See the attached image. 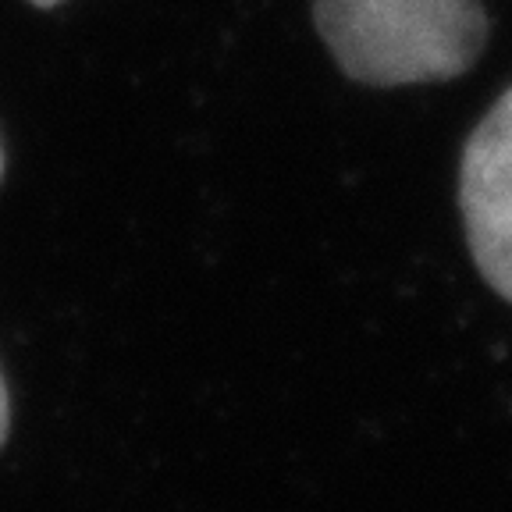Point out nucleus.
<instances>
[{
  "label": "nucleus",
  "mask_w": 512,
  "mask_h": 512,
  "mask_svg": "<svg viewBox=\"0 0 512 512\" xmlns=\"http://www.w3.org/2000/svg\"><path fill=\"white\" fill-rule=\"evenodd\" d=\"M459 207L480 274L512 303V86L491 104L466 143Z\"/></svg>",
  "instance_id": "f03ea898"
},
{
  "label": "nucleus",
  "mask_w": 512,
  "mask_h": 512,
  "mask_svg": "<svg viewBox=\"0 0 512 512\" xmlns=\"http://www.w3.org/2000/svg\"><path fill=\"white\" fill-rule=\"evenodd\" d=\"M8 388H4V377H0V445H4V438H8Z\"/></svg>",
  "instance_id": "7ed1b4c3"
},
{
  "label": "nucleus",
  "mask_w": 512,
  "mask_h": 512,
  "mask_svg": "<svg viewBox=\"0 0 512 512\" xmlns=\"http://www.w3.org/2000/svg\"><path fill=\"white\" fill-rule=\"evenodd\" d=\"M32 4H40V8H54V4H61V0H32Z\"/></svg>",
  "instance_id": "20e7f679"
},
{
  "label": "nucleus",
  "mask_w": 512,
  "mask_h": 512,
  "mask_svg": "<svg viewBox=\"0 0 512 512\" xmlns=\"http://www.w3.org/2000/svg\"><path fill=\"white\" fill-rule=\"evenodd\" d=\"M0 178H4V150H0Z\"/></svg>",
  "instance_id": "39448f33"
},
{
  "label": "nucleus",
  "mask_w": 512,
  "mask_h": 512,
  "mask_svg": "<svg viewBox=\"0 0 512 512\" xmlns=\"http://www.w3.org/2000/svg\"><path fill=\"white\" fill-rule=\"evenodd\" d=\"M338 68L367 86L456 79L488 43L480 0H313Z\"/></svg>",
  "instance_id": "f257e3e1"
}]
</instances>
